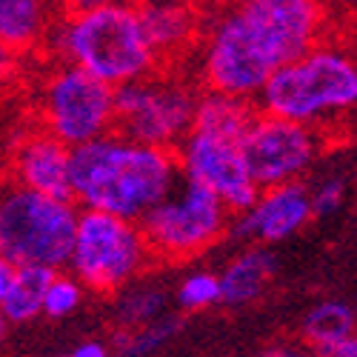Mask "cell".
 <instances>
[{
  "mask_svg": "<svg viewBox=\"0 0 357 357\" xmlns=\"http://www.w3.org/2000/svg\"><path fill=\"white\" fill-rule=\"evenodd\" d=\"M231 12L272 69L329 38L326 0H237Z\"/></svg>",
  "mask_w": 357,
  "mask_h": 357,
  "instance_id": "9c48e42d",
  "label": "cell"
},
{
  "mask_svg": "<svg viewBox=\"0 0 357 357\" xmlns=\"http://www.w3.org/2000/svg\"><path fill=\"white\" fill-rule=\"evenodd\" d=\"M172 301L181 312H206L212 306H220V286H218V275L209 269H197L189 272L186 278L177 280Z\"/></svg>",
  "mask_w": 357,
  "mask_h": 357,
  "instance_id": "cb8c5ba5",
  "label": "cell"
},
{
  "mask_svg": "<svg viewBox=\"0 0 357 357\" xmlns=\"http://www.w3.org/2000/svg\"><path fill=\"white\" fill-rule=\"evenodd\" d=\"M23 57L26 54H20V52H15V49L0 43V95L12 92V89L20 83V77H23Z\"/></svg>",
  "mask_w": 357,
  "mask_h": 357,
  "instance_id": "484cf974",
  "label": "cell"
},
{
  "mask_svg": "<svg viewBox=\"0 0 357 357\" xmlns=\"http://www.w3.org/2000/svg\"><path fill=\"white\" fill-rule=\"evenodd\" d=\"M61 15V0H0V43L20 54L43 52Z\"/></svg>",
  "mask_w": 357,
  "mask_h": 357,
  "instance_id": "2e32d148",
  "label": "cell"
},
{
  "mask_svg": "<svg viewBox=\"0 0 357 357\" xmlns=\"http://www.w3.org/2000/svg\"><path fill=\"white\" fill-rule=\"evenodd\" d=\"M275 275H278V257L269 252V246L249 243V249L234 255L218 275L220 306L241 309L260 301L263 291L272 286Z\"/></svg>",
  "mask_w": 357,
  "mask_h": 357,
  "instance_id": "e0dca14e",
  "label": "cell"
},
{
  "mask_svg": "<svg viewBox=\"0 0 357 357\" xmlns=\"http://www.w3.org/2000/svg\"><path fill=\"white\" fill-rule=\"evenodd\" d=\"M149 266H155V257L137 220L98 209H77L66 269L86 291L112 297L143 278Z\"/></svg>",
  "mask_w": 357,
  "mask_h": 357,
  "instance_id": "5b68a950",
  "label": "cell"
},
{
  "mask_svg": "<svg viewBox=\"0 0 357 357\" xmlns=\"http://www.w3.org/2000/svg\"><path fill=\"white\" fill-rule=\"evenodd\" d=\"M189 3L195 9H206V12H218V9H226L231 3H237V0H189Z\"/></svg>",
  "mask_w": 357,
  "mask_h": 357,
  "instance_id": "f1b7e54d",
  "label": "cell"
},
{
  "mask_svg": "<svg viewBox=\"0 0 357 357\" xmlns=\"http://www.w3.org/2000/svg\"><path fill=\"white\" fill-rule=\"evenodd\" d=\"M231 212L206 186L177 177V183L137 223L155 263L177 266L200 257L229 234Z\"/></svg>",
  "mask_w": 357,
  "mask_h": 357,
  "instance_id": "8992f818",
  "label": "cell"
},
{
  "mask_svg": "<svg viewBox=\"0 0 357 357\" xmlns=\"http://www.w3.org/2000/svg\"><path fill=\"white\" fill-rule=\"evenodd\" d=\"M54 269L46 266H15L9 286L0 301V314L6 317L9 326L35 323L43 317V291Z\"/></svg>",
  "mask_w": 357,
  "mask_h": 357,
  "instance_id": "ffe728a7",
  "label": "cell"
},
{
  "mask_svg": "<svg viewBox=\"0 0 357 357\" xmlns=\"http://www.w3.org/2000/svg\"><path fill=\"white\" fill-rule=\"evenodd\" d=\"M69 155H72V149L66 143H61L54 135H49L46 129L35 123L12 137L3 174L29 189H38L54 197H72L69 195Z\"/></svg>",
  "mask_w": 357,
  "mask_h": 357,
  "instance_id": "5bb4252c",
  "label": "cell"
},
{
  "mask_svg": "<svg viewBox=\"0 0 357 357\" xmlns=\"http://www.w3.org/2000/svg\"><path fill=\"white\" fill-rule=\"evenodd\" d=\"M174 158L181 174L215 192L231 215L243 212L260 189L246 169L237 137L189 129L183 140L174 146Z\"/></svg>",
  "mask_w": 357,
  "mask_h": 357,
  "instance_id": "7c38bea8",
  "label": "cell"
},
{
  "mask_svg": "<svg viewBox=\"0 0 357 357\" xmlns=\"http://www.w3.org/2000/svg\"><path fill=\"white\" fill-rule=\"evenodd\" d=\"M77 203L29 189L0 172V257L12 266L66 269Z\"/></svg>",
  "mask_w": 357,
  "mask_h": 357,
  "instance_id": "277c9868",
  "label": "cell"
},
{
  "mask_svg": "<svg viewBox=\"0 0 357 357\" xmlns=\"http://www.w3.org/2000/svg\"><path fill=\"white\" fill-rule=\"evenodd\" d=\"M357 103V63L346 43L323 38L272 69L255 98L257 112L323 129L329 135Z\"/></svg>",
  "mask_w": 357,
  "mask_h": 357,
  "instance_id": "7a4b0ae2",
  "label": "cell"
},
{
  "mask_svg": "<svg viewBox=\"0 0 357 357\" xmlns=\"http://www.w3.org/2000/svg\"><path fill=\"white\" fill-rule=\"evenodd\" d=\"M255 114H257L255 100L231 98L223 92H212V89H200L195 117H192V129H203V132H215V135H226V137L241 140Z\"/></svg>",
  "mask_w": 357,
  "mask_h": 357,
  "instance_id": "d6986e66",
  "label": "cell"
},
{
  "mask_svg": "<svg viewBox=\"0 0 357 357\" xmlns=\"http://www.w3.org/2000/svg\"><path fill=\"white\" fill-rule=\"evenodd\" d=\"M86 301L83 283L69 272V269H54L46 291H43V317L49 320H63L75 314Z\"/></svg>",
  "mask_w": 357,
  "mask_h": 357,
  "instance_id": "603a6c76",
  "label": "cell"
},
{
  "mask_svg": "<svg viewBox=\"0 0 357 357\" xmlns=\"http://www.w3.org/2000/svg\"><path fill=\"white\" fill-rule=\"evenodd\" d=\"M181 329H183V317L166 312L152 323L137 326V329H117L112 335V343L114 351L121 354H155L181 335Z\"/></svg>",
  "mask_w": 357,
  "mask_h": 357,
  "instance_id": "7402d4cb",
  "label": "cell"
},
{
  "mask_svg": "<svg viewBox=\"0 0 357 357\" xmlns=\"http://www.w3.org/2000/svg\"><path fill=\"white\" fill-rule=\"evenodd\" d=\"M35 123L69 149L95 140L114 129V86L54 61L35 86Z\"/></svg>",
  "mask_w": 357,
  "mask_h": 357,
  "instance_id": "ba28073f",
  "label": "cell"
},
{
  "mask_svg": "<svg viewBox=\"0 0 357 357\" xmlns=\"http://www.w3.org/2000/svg\"><path fill=\"white\" fill-rule=\"evenodd\" d=\"M195 46H200L197 83L212 92L255 100L263 80L272 75L266 57L243 35L231 6L212 12L209 23L200 26Z\"/></svg>",
  "mask_w": 357,
  "mask_h": 357,
  "instance_id": "8fae6325",
  "label": "cell"
},
{
  "mask_svg": "<svg viewBox=\"0 0 357 357\" xmlns=\"http://www.w3.org/2000/svg\"><path fill=\"white\" fill-rule=\"evenodd\" d=\"M301 337L309 349L329 357H354V309L346 301H320L301 320Z\"/></svg>",
  "mask_w": 357,
  "mask_h": 357,
  "instance_id": "ac0fdd59",
  "label": "cell"
},
{
  "mask_svg": "<svg viewBox=\"0 0 357 357\" xmlns=\"http://www.w3.org/2000/svg\"><path fill=\"white\" fill-rule=\"evenodd\" d=\"M146 38L152 43L160 66H174L197 43L200 17L189 0H149L137 3Z\"/></svg>",
  "mask_w": 357,
  "mask_h": 357,
  "instance_id": "9a60e30c",
  "label": "cell"
},
{
  "mask_svg": "<svg viewBox=\"0 0 357 357\" xmlns=\"http://www.w3.org/2000/svg\"><path fill=\"white\" fill-rule=\"evenodd\" d=\"M312 220L314 215L309 186L303 181H289L275 186H260L255 200L243 212H234V218L229 220V234L234 241L275 246L301 234Z\"/></svg>",
  "mask_w": 357,
  "mask_h": 357,
  "instance_id": "4fadbf2b",
  "label": "cell"
},
{
  "mask_svg": "<svg viewBox=\"0 0 357 357\" xmlns=\"http://www.w3.org/2000/svg\"><path fill=\"white\" fill-rule=\"evenodd\" d=\"M346 177L332 172V174H323L320 181H314L309 186V200H312V215L314 220H326V218H335L343 212L346 206Z\"/></svg>",
  "mask_w": 357,
  "mask_h": 357,
  "instance_id": "d4e9b609",
  "label": "cell"
},
{
  "mask_svg": "<svg viewBox=\"0 0 357 357\" xmlns=\"http://www.w3.org/2000/svg\"><path fill=\"white\" fill-rule=\"evenodd\" d=\"M174 149L149 146L121 132L80 143L69 155V195L77 209L140 220L177 183Z\"/></svg>",
  "mask_w": 357,
  "mask_h": 357,
  "instance_id": "6da1fadb",
  "label": "cell"
},
{
  "mask_svg": "<svg viewBox=\"0 0 357 357\" xmlns=\"http://www.w3.org/2000/svg\"><path fill=\"white\" fill-rule=\"evenodd\" d=\"M112 351V346H106L103 340L92 337V340H80L77 346H72V357H106Z\"/></svg>",
  "mask_w": 357,
  "mask_h": 357,
  "instance_id": "4316f807",
  "label": "cell"
},
{
  "mask_svg": "<svg viewBox=\"0 0 357 357\" xmlns=\"http://www.w3.org/2000/svg\"><path fill=\"white\" fill-rule=\"evenodd\" d=\"M200 83L174 66L114 86V132L132 140L174 149L192 129Z\"/></svg>",
  "mask_w": 357,
  "mask_h": 357,
  "instance_id": "52a82bcc",
  "label": "cell"
},
{
  "mask_svg": "<svg viewBox=\"0 0 357 357\" xmlns=\"http://www.w3.org/2000/svg\"><path fill=\"white\" fill-rule=\"evenodd\" d=\"M106 3H129V0H61L63 12H80L92 6H106Z\"/></svg>",
  "mask_w": 357,
  "mask_h": 357,
  "instance_id": "83f0119b",
  "label": "cell"
},
{
  "mask_svg": "<svg viewBox=\"0 0 357 357\" xmlns=\"http://www.w3.org/2000/svg\"><path fill=\"white\" fill-rule=\"evenodd\" d=\"M112 297H117V303H114L117 329H137L143 323L158 320L160 314L169 312V301H172L166 286H160L155 280H143V278L132 280L129 286L114 291Z\"/></svg>",
  "mask_w": 357,
  "mask_h": 357,
  "instance_id": "44dd1931",
  "label": "cell"
},
{
  "mask_svg": "<svg viewBox=\"0 0 357 357\" xmlns=\"http://www.w3.org/2000/svg\"><path fill=\"white\" fill-rule=\"evenodd\" d=\"M323 129L289 121V117L257 112L241 137L246 169L257 186L303 181L317 166L326 149Z\"/></svg>",
  "mask_w": 357,
  "mask_h": 357,
  "instance_id": "30bf717a",
  "label": "cell"
},
{
  "mask_svg": "<svg viewBox=\"0 0 357 357\" xmlns=\"http://www.w3.org/2000/svg\"><path fill=\"white\" fill-rule=\"evenodd\" d=\"M332 3H335V6H340V9H354L357 0H332Z\"/></svg>",
  "mask_w": 357,
  "mask_h": 357,
  "instance_id": "1f68e13d",
  "label": "cell"
},
{
  "mask_svg": "<svg viewBox=\"0 0 357 357\" xmlns=\"http://www.w3.org/2000/svg\"><path fill=\"white\" fill-rule=\"evenodd\" d=\"M43 52L86 69L109 86L129 83L160 66L135 0L63 12Z\"/></svg>",
  "mask_w": 357,
  "mask_h": 357,
  "instance_id": "3957f363",
  "label": "cell"
},
{
  "mask_svg": "<svg viewBox=\"0 0 357 357\" xmlns=\"http://www.w3.org/2000/svg\"><path fill=\"white\" fill-rule=\"evenodd\" d=\"M6 335H9V323H6V317L0 314V346L6 343Z\"/></svg>",
  "mask_w": 357,
  "mask_h": 357,
  "instance_id": "4dcf8cb0",
  "label": "cell"
},
{
  "mask_svg": "<svg viewBox=\"0 0 357 357\" xmlns=\"http://www.w3.org/2000/svg\"><path fill=\"white\" fill-rule=\"evenodd\" d=\"M12 269H15V266H12L6 257H0V301H3V291H6V286H9Z\"/></svg>",
  "mask_w": 357,
  "mask_h": 357,
  "instance_id": "f546056e",
  "label": "cell"
}]
</instances>
